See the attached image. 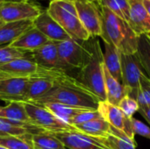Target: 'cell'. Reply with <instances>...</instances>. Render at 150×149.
Wrapping results in <instances>:
<instances>
[{"instance_id": "obj_1", "label": "cell", "mask_w": 150, "mask_h": 149, "mask_svg": "<svg viewBox=\"0 0 150 149\" xmlns=\"http://www.w3.org/2000/svg\"><path fill=\"white\" fill-rule=\"evenodd\" d=\"M99 9L102 27L100 37L103 41L114 46L122 54H136L138 36L131 29L128 22L107 7L100 6Z\"/></svg>"}, {"instance_id": "obj_2", "label": "cell", "mask_w": 150, "mask_h": 149, "mask_svg": "<svg viewBox=\"0 0 150 149\" xmlns=\"http://www.w3.org/2000/svg\"><path fill=\"white\" fill-rule=\"evenodd\" d=\"M90 43L91 50V58L80 69L76 78L88 90L96 95L100 101H106L103 73V51L97 37H91Z\"/></svg>"}, {"instance_id": "obj_3", "label": "cell", "mask_w": 150, "mask_h": 149, "mask_svg": "<svg viewBox=\"0 0 150 149\" xmlns=\"http://www.w3.org/2000/svg\"><path fill=\"white\" fill-rule=\"evenodd\" d=\"M48 102L98 110L100 99L83 85L55 86L40 99L31 103L44 104Z\"/></svg>"}, {"instance_id": "obj_4", "label": "cell", "mask_w": 150, "mask_h": 149, "mask_svg": "<svg viewBox=\"0 0 150 149\" xmlns=\"http://www.w3.org/2000/svg\"><path fill=\"white\" fill-rule=\"evenodd\" d=\"M47 11L72 39L85 41L91 38L78 18L75 2L53 1L49 3Z\"/></svg>"}, {"instance_id": "obj_5", "label": "cell", "mask_w": 150, "mask_h": 149, "mask_svg": "<svg viewBox=\"0 0 150 149\" xmlns=\"http://www.w3.org/2000/svg\"><path fill=\"white\" fill-rule=\"evenodd\" d=\"M54 42L57 47L62 69L65 72L72 68L80 70L91 58L90 39L85 41L70 39Z\"/></svg>"}, {"instance_id": "obj_6", "label": "cell", "mask_w": 150, "mask_h": 149, "mask_svg": "<svg viewBox=\"0 0 150 149\" xmlns=\"http://www.w3.org/2000/svg\"><path fill=\"white\" fill-rule=\"evenodd\" d=\"M23 104L30 121L33 126L53 133L76 130L74 126L61 120L42 105L31 102H23Z\"/></svg>"}, {"instance_id": "obj_7", "label": "cell", "mask_w": 150, "mask_h": 149, "mask_svg": "<svg viewBox=\"0 0 150 149\" xmlns=\"http://www.w3.org/2000/svg\"><path fill=\"white\" fill-rule=\"evenodd\" d=\"M43 11L33 2L4 0L0 2V18L4 23L34 20Z\"/></svg>"}, {"instance_id": "obj_8", "label": "cell", "mask_w": 150, "mask_h": 149, "mask_svg": "<svg viewBox=\"0 0 150 149\" xmlns=\"http://www.w3.org/2000/svg\"><path fill=\"white\" fill-rule=\"evenodd\" d=\"M120 63L122 85L126 90L127 96L136 100L140 88V78L143 71L138 57L136 54H127L120 53Z\"/></svg>"}, {"instance_id": "obj_9", "label": "cell", "mask_w": 150, "mask_h": 149, "mask_svg": "<svg viewBox=\"0 0 150 149\" xmlns=\"http://www.w3.org/2000/svg\"><path fill=\"white\" fill-rule=\"evenodd\" d=\"M78 18L91 37L101 35V12L98 6L88 0H76Z\"/></svg>"}, {"instance_id": "obj_10", "label": "cell", "mask_w": 150, "mask_h": 149, "mask_svg": "<svg viewBox=\"0 0 150 149\" xmlns=\"http://www.w3.org/2000/svg\"><path fill=\"white\" fill-rule=\"evenodd\" d=\"M98 112L101 118L108 122L112 127L122 131L127 137L134 140V132L132 122L133 118L129 119L126 117L119 106L111 105L107 101H100Z\"/></svg>"}, {"instance_id": "obj_11", "label": "cell", "mask_w": 150, "mask_h": 149, "mask_svg": "<svg viewBox=\"0 0 150 149\" xmlns=\"http://www.w3.org/2000/svg\"><path fill=\"white\" fill-rule=\"evenodd\" d=\"M55 87L48 69L39 66L35 75L29 77L28 86L21 102H35Z\"/></svg>"}, {"instance_id": "obj_12", "label": "cell", "mask_w": 150, "mask_h": 149, "mask_svg": "<svg viewBox=\"0 0 150 149\" xmlns=\"http://www.w3.org/2000/svg\"><path fill=\"white\" fill-rule=\"evenodd\" d=\"M50 133L64 145L66 149H110L97 138L80 133L76 129Z\"/></svg>"}, {"instance_id": "obj_13", "label": "cell", "mask_w": 150, "mask_h": 149, "mask_svg": "<svg viewBox=\"0 0 150 149\" xmlns=\"http://www.w3.org/2000/svg\"><path fill=\"white\" fill-rule=\"evenodd\" d=\"M39 66L33 61V55L16 59L0 65V79L7 77H30L35 75Z\"/></svg>"}, {"instance_id": "obj_14", "label": "cell", "mask_w": 150, "mask_h": 149, "mask_svg": "<svg viewBox=\"0 0 150 149\" xmlns=\"http://www.w3.org/2000/svg\"><path fill=\"white\" fill-rule=\"evenodd\" d=\"M130 11L128 24L134 32L139 37L150 34V16L142 0H128Z\"/></svg>"}, {"instance_id": "obj_15", "label": "cell", "mask_w": 150, "mask_h": 149, "mask_svg": "<svg viewBox=\"0 0 150 149\" xmlns=\"http://www.w3.org/2000/svg\"><path fill=\"white\" fill-rule=\"evenodd\" d=\"M33 24L34 27L41 32L51 41H63L72 39L50 16L47 11H43L33 21Z\"/></svg>"}, {"instance_id": "obj_16", "label": "cell", "mask_w": 150, "mask_h": 149, "mask_svg": "<svg viewBox=\"0 0 150 149\" xmlns=\"http://www.w3.org/2000/svg\"><path fill=\"white\" fill-rule=\"evenodd\" d=\"M29 77H7L0 79V99L7 102L23 100Z\"/></svg>"}, {"instance_id": "obj_17", "label": "cell", "mask_w": 150, "mask_h": 149, "mask_svg": "<svg viewBox=\"0 0 150 149\" xmlns=\"http://www.w3.org/2000/svg\"><path fill=\"white\" fill-rule=\"evenodd\" d=\"M33 59L38 66L49 69H62L58 50L54 41H49L32 52Z\"/></svg>"}, {"instance_id": "obj_18", "label": "cell", "mask_w": 150, "mask_h": 149, "mask_svg": "<svg viewBox=\"0 0 150 149\" xmlns=\"http://www.w3.org/2000/svg\"><path fill=\"white\" fill-rule=\"evenodd\" d=\"M50 40L33 25L26 30L20 37H18L11 46L27 52H33L40 48Z\"/></svg>"}, {"instance_id": "obj_19", "label": "cell", "mask_w": 150, "mask_h": 149, "mask_svg": "<svg viewBox=\"0 0 150 149\" xmlns=\"http://www.w3.org/2000/svg\"><path fill=\"white\" fill-rule=\"evenodd\" d=\"M33 25V20L4 23L0 25V47L10 46Z\"/></svg>"}, {"instance_id": "obj_20", "label": "cell", "mask_w": 150, "mask_h": 149, "mask_svg": "<svg viewBox=\"0 0 150 149\" xmlns=\"http://www.w3.org/2000/svg\"><path fill=\"white\" fill-rule=\"evenodd\" d=\"M103 73L105 81V89L106 95V101L111 105L118 106L121 99L127 96L126 90L122 83L114 78L105 66L103 64Z\"/></svg>"}, {"instance_id": "obj_21", "label": "cell", "mask_w": 150, "mask_h": 149, "mask_svg": "<svg viewBox=\"0 0 150 149\" xmlns=\"http://www.w3.org/2000/svg\"><path fill=\"white\" fill-rule=\"evenodd\" d=\"M97 139L110 149H136L134 140L130 139L125 133L112 126L108 134Z\"/></svg>"}, {"instance_id": "obj_22", "label": "cell", "mask_w": 150, "mask_h": 149, "mask_svg": "<svg viewBox=\"0 0 150 149\" xmlns=\"http://www.w3.org/2000/svg\"><path fill=\"white\" fill-rule=\"evenodd\" d=\"M105 51L103 52V61L110 74L122 83L120 52L112 45L104 42Z\"/></svg>"}, {"instance_id": "obj_23", "label": "cell", "mask_w": 150, "mask_h": 149, "mask_svg": "<svg viewBox=\"0 0 150 149\" xmlns=\"http://www.w3.org/2000/svg\"><path fill=\"white\" fill-rule=\"evenodd\" d=\"M78 132L91 137H103L110 133L111 125L106 122L101 116L91 119L86 123L74 126Z\"/></svg>"}, {"instance_id": "obj_24", "label": "cell", "mask_w": 150, "mask_h": 149, "mask_svg": "<svg viewBox=\"0 0 150 149\" xmlns=\"http://www.w3.org/2000/svg\"><path fill=\"white\" fill-rule=\"evenodd\" d=\"M0 118L32 124L23 102L19 101H10L5 106L0 105Z\"/></svg>"}, {"instance_id": "obj_25", "label": "cell", "mask_w": 150, "mask_h": 149, "mask_svg": "<svg viewBox=\"0 0 150 149\" xmlns=\"http://www.w3.org/2000/svg\"><path fill=\"white\" fill-rule=\"evenodd\" d=\"M39 105H42L47 109H48L52 113H54L57 118H59L61 120L68 124L69 123L71 119L76 116L77 114L89 111V110H92V109H88V108L76 107V106H71V105H62V104H58V103H51V102L39 104Z\"/></svg>"}, {"instance_id": "obj_26", "label": "cell", "mask_w": 150, "mask_h": 149, "mask_svg": "<svg viewBox=\"0 0 150 149\" xmlns=\"http://www.w3.org/2000/svg\"><path fill=\"white\" fill-rule=\"evenodd\" d=\"M32 138L34 149H66L52 133L47 131L33 134Z\"/></svg>"}, {"instance_id": "obj_27", "label": "cell", "mask_w": 150, "mask_h": 149, "mask_svg": "<svg viewBox=\"0 0 150 149\" xmlns=\"http://www.w3.org/2000/svg\"><path fill=\"white\" fill-rule=\"evenodd\" d=\"M136 55L142 70L150 80V37L143 34L138 37V48Z\"/></svg>"}, {"instance_id": "obj_28", "label": "cell", "mask_w": 150, "mask_h": 149, "mask_svg": "<svg viewBox=\"0 0 150 149\" xmlns=\"http://www.w3.org/2000/svg\"><path fill=\"white\" fill-rule=\"evenodd\" d=\"M32 137V133L22 136H0V146L8 149H34Z\"/></svg>"}, {"instance_id": "obj_29", "label": "cell", "mask_w": 150, "mask_h": 149, "mask_svg": "<svg viewBox=\"0 0 150 149\" xmlns=\"http://www.w3.org/2000/svg\"><path fill=\"white\" fill-rule=\"evenodd\" d=\"M100 6L107 7L113 13L128 22L130 6L128 0H102Z\"/></svg>"}, {"instance_id": "obj_30", "label": "cell", "mask_w": 150, "mask_h": 149, "mask_svg": "<svg viewBox=\"0 0 150 149\" xmlns=\"http://www.w3.org/2000/svg\"><path fill=\"white\" fill-rule=\"evenodd\" d=\"M32 55V52L24 51L12 46L0 47V65L8 63L16 59L25 58Z\"/></svg>"}, {"instance_id": "obj_31", "label": "cell", "mask_w": 150, "mask_h": 149, "mask_svg": "<svg viewBox=\"0 0 150 149\" xmlns=\"http://www.w3.org/2000/svg\"><path fill=\"white\" fill-rule=\"evenodd\" d=\"M136 101L140 108L150 107V80L144 72L140 78V88Z\"/></svg>"}, {"instance_id": "obj_32", "label": "cell", "mask_w": 150, "mask_h": 149, "mask_svg": "<svg viewBox=\"0 0 150 149\" xmlns=\"http://www.w3.org/2000/svg\"><path fill=\"white\" fill-rule=\"evenodd\" d=\"M28 133H32L24 127L14 126L11 123L6 121L4 119L0 118V136H8V135L22 136Z\"/></svg>"}, {"instance_id": "obj_33", "label": "cell", "mask_w": 150, "mask_h": 149, "mask_svg": "<svg viewBox=\"0 0 150 149\" xmlns=\"http://www.w3.org/2000/svg\"><path fill=\"white\" fill-rule=\"evenodd\" d=\"M118 106L122 111L124 115L129 119H132L134 114L136 112H138L140 109L138 102L134 98H133L129 96L124 97L121 99V101L120 102Z\"/></svg>"}, {"instance_id": "obj_34", "label": "cell", "mask_w": 150, "mask_h": 149, "mask_svg": "<svg viewBox=\"0 0 150 149\" xmlns=\"http://www.w3.org/2000/svg\"><path fill=\"white\" fill-rule=\"evenodd\" d=\"M99 116L100 115H99L98 110H89V111L83 112L82 113H79L76 116H75L74 118H72L69 124L72 126H76L86 123V122H88L91 119H94Z\"/></svg>"}, {"instance_id": "obj_35", "label": "cell", "mask_w": 150, "mask_h": 149, "mask_svg": "<svg viewBox=\"0 0 150 149\" xmlns=\"http://www.w3.org/2000/svg\"><path fill=\"white\" fill-rule=\"evenodd\" d=\"M132 122H133V128H134V134H138L142 137H144V138H147V139L150 140L149 126L145 125L141 120L134 119V118L132 119Z\"/></svg>"}, {"instance_id": "obj_36", "label": "cell", "mask_w": 150, "mask_h": 149, "mask_svg": "<svg viewBox=\"0 0 150 149\" xmlns=\"http://www.w3.org/2000/svg\"><path fill=\"white\" fill-rule=\"evenodd\" d=\"M140 113L142 116L149 123L150 125V107H144V108H140L139 109Z\"/></svg>"}, {"instance_id": "obj_37", "label": "cell", "mask_w": 150, "mask_h": 149, "mask_svg": "<svg viewBox=\"0 0 150 149\" xmlns=\"http://www.w3.org/2000/svg\"><path fill=\"white\" fill-rule=\"evenodd\" d=\"M142 2H143V4L150 16V0H142Z\"/></svg>"}, {"instance_id": "obj_38", "label": "cell", "mask_w": 150, "mask_h": 149, "mask_svg": "<svg viewBox=\"0 0 150 149\" xmlns=\"http://www.w3.org/2000/svg\"><path fill=\"white\" fill-rule=\"evenodd\" d=\"M88 1H90V2H91V3H93V4H95L97 6H98V7H99L100 3H101V1H102V0H88Z\"/></svg>"}, {"instance_id": "obj_39", "label": "cell", "mask_w": 150, "mask_h": 149, "mask_svg": "<svg viewBox=\"0 0 150 149\" xmlns=\"http://www.w3.org/2000/svg\"><path fill=\"white\" fill-rule=\"evenodd\" d=\"M50 2H53V1H62V0H49ZM66 1H73V2H75L76 0H66Z\"/></svg>"}, {"instance_id": "obj_40", "label": "cell", "mask_w": 150, "mask_h": 149, "mask_svg": "<svg viewBox=\"0 0 150 149\" xmlns=\"http://www.w3.org/2000/svg\"><path fill=\"white\" fill-rule=\"evenodd\" d=\"M20 1V0H19ZM25 1H29V2H34V1H40V0H25Z\"/></svg>"}, {"instance_id": "obj_41", "label": "cell", "mask_w": 150, "mask_h": 149, "mask_svg": "<svg viewBox=\"0 0 150 149\" xmlns=\"http://www.w3.org/2000/svg\"><path fill=\"white\" fill-rule=\"evenodd\" d=\"M4 23V21H3V20H2V19L0 18V25H3Z\"/></svg>"}, {"instance_id": "obj_42", "label": "cell", "mask_w": 150, "mask_h": 149, "mask_svg": "<svg viewBox=\"0 0 150 149\" xmlns=\"http://www.w3.org/2000/svg\"><path fill=\"white\" fill-rule=\"evenodd\" d=\"M0 149H8V148H4V147H1V146H0Z\"/></svg>"}, {"instance_id": "obj_43", "label": "cell", "mask_w": 150, "mask_h": 149, "mask_svg": "<svg viewBox=\"0 0 150 149\" xmlns=\"http://www.w3.org/2000/svg\"><path fill=\"white\" fill-rule=\"evenodd\" d=\"M1 1H4V0H1Z\"/></svg>"}, {"instance_id": "obj_44", "label": "cell", "mask_w": 150, "mask_h": 149, "mask_svg": "<svg viewBox=\"0 0 150 149\" xmlns=\"http://www.w3.org/2000/svg\"><path fill=\"white\" fill-rule=\"evenodd\" d=\"M0 2H2V1H1V0H0Z\"/></svg>"}, {"instance_id": "obj_45", "label": "cell", "mask_w": 150, "mask_h": 149, "mask_svg": "<svg viewBox=\"0 0 150 149\" xmlns=\"http://www.w3.org/2000/svg\"><path fill=\"white\" fill-rule=\"evenodd\" d=\"M148 35H150V34H148Z\"/></svg>"}, {"instance_id": "obj_46", "label": "cell", "mask_w": 150, "mask_h": 149, "mask_svg": "<svg viewBox=\"0 0 150 149\" xmlns=\"http://www.w3.org/2000/svg\"><path fill=\"white\" fill-rule=\"evenodd\" d=\"M149 37H150V35H149Z\"/></svg>"}]
</instances>
